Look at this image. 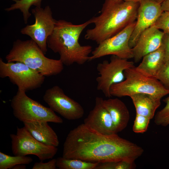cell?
Segmentation results:
<instances>
[{"label":"cell","instance_id":"6da1fadb","mask_svg":"<svg viewBox=\"0 0 169 169\" xmlns=\"http://www.w3.org/2000/svg\"><path fill=\"white\" fill-rule=\"evenodd\" d=\"M144 151L142 147L117 133L102 134L83 123L68 134L63 145L62 156L93 163L135 162Z\"/></svg>","mask_w":169,"mask_h":169},{"label":"cell","instance_id":"7a4b0ae2","mask_svg":"<svg viewBox=\"0 0 169 169\" xmlns=\"http://www.w3.org/2000/svg\"><path fill=\"white\" fill-rule=\"evenodd\" d=\"M139 2L105 0L100 14L91 18L94 28L87 30L84 38L98 44L120 32L136 20Z\"/></svg>","mask_w":169,"mask_h":169},{"label":"cell","instance_id":"3957f363","mask_svg":"<svg viewBox=\"0 0 169 169\" xmlns=\"http://www.w3.org/2000/svg\"><path fill=\"white\" fill-rule=\"evenodd\" d=\"M91 23V19L79 24L64 20H56L54 30L47 38V47L59 55V59L64 65L84 64L89 61L92 47L81 45L79 39L83 30Z\"/></svg>","mask_w":169,"mask_h":169},{"label":"cell","instance_id":"277c9868","mask_svg":"<svg viewBox=\"0 0 169 169\" xmlns=\"http://www.w3.org/2000/svg\"><path fill=\"white\" fill-rule=\"evenodd\" d=\"M40 48L32 39L26 41L17 39L6 56L7 62L23 63L45 76L56 75L64 69L59 59H51L44 55Z\"/></svg>","mask_w":169,"mask_h":169},{"label":"cell","instance_id":"5b68a950","mask_svg":"<svg viewBox=\"0 0 169 169\" xmlns=\"http://www.w3.org/2000/svg\"><path fill=\"white\" fill-rule=\"evenodd\" d=\"M124 74L123 81L111 86L110 93L111 96L130 97L135 94L144 93L161 99L169 94V90L159 80L155 78L145 75L135 66L125 69Z\"/></svg>","mask_w":169,"mask_h":169},{"label":"cell","instance_id":"8992f818","mask_svg":"<svg viewBox=\"0 0 169 169\" xmlns=\"http://www.w3.org/2000/svg\"><path fill=\"white\" fill-rule=\"evenodd\" d=\"M14 116L23 123L33 121H44L57 124L63 122L62 119L49 107H46L31 99L26 92L18 89L11 101Z\"/></svg>","mask_w":169,"mask_h":169},{"label":"cell","instance_id":"52a82bcc","mask_svg":"<svg viewBox=\"0 0 169 169\" xmlns=\"http://www.w3.org/2000/svg\"><path fill=\"white\" fill-rule=\"evenodd\" d=\"M45 77L23 63L5 62L0 58V77L8 78L18 89L26 92L38 88L44 83Z\"/></svg>","mask_w":169,"mask_h":169},{"label":"cell","instance_id":"ba28073f","mask_svg":"<svg viewBox=\"0 0 169 169\" xmlns=\"http://www.w3.org/2000/svg\"><path fill=\"white\" fill-rule=\"evenodd\" d=\"M11 149L14 155L37 156L41 161L52 159L58 151L56 147L48 146L35 139L24 126L17 127L16 134L10 135Z\"/></svg>","mask_w":169,"mask_h":169},{"label":"cell","instance_id":"9c48e42d","mask_svg":"<svg viewBox=\"0 0 169 169\" xmlns=\"http://www.w3.org/2000/svg\"><path fill=\"white\" fill-rule=\"evenodd\" d=\"M135 67L133 61L112 55L110 61L104 60L98 64L96 69L99 76L96 79L97 88L106 97L112 96L110 89L113 84L118 83L125 79L124 71Z\"/></svg>","mask_w":169,"mask_h":169},{"label":"cell","instance_id":"30bf717a","mask_svg":"<svg viewBox=\"0 0 169 169\" xmlns=\"http://www.w3.org/2000/svg\"><path fill=\"white\" fill-rule=\"evenodd\" d=\"M35 23L27 25L20 31L22 34L29 36L38 46L44 54L47 51V40L52 34L56 20L53 17L51 8L49 6L44 8L36 7L32 9Z\"/></svg>","mask_w":169,"mask_h":169},{"label":"cell","instance_id":"8fae6325","mask_svg":"<svg viewBox=\"0 0 169 169\" xmlns=\"http://www.w3.org/2000/svg\"><path fill=\"white\" fill-rule=\"evenodd\" d=\"M136 21L129 25L117 34L100 43L92 50L89 61L109 55L127 59L133 58L129 41L135 28Z\"/></svg>","mask_w":169,"mask_h":169},{"label":"cell","instance_id":"7c38bea8","mask_svg":"<svg viewBox=\"0 0 169 169\" xmlns=\"http://www.w3.org/2000/svg\"><path fill=\"white\" fill-rule=\"evenodd\" d=\"M43 99L51 110L66 119L76 120L84 115V110L82 106L67 96L58 85L47 90Z\"/></svg>","mask_w":169,"mask_h":169},{"label":"cell","instance_id":"4fadbf2b","mask_svg":"<svg viewBox=\"0 0 169 169\" xmlns=\"http://www.w3.org/2000/svg\"><path fill=\"white\" fill-rule=\"evenodd\" d=\"M163 12L161 4L154 0H140L136 25L131 36L129 45L132 48L141 33L152 26Z\"/></svg>","mask_w":169,"mask_h":169},{"label":"cell","instance_id":"5bb4252c","mask_svg":"<svg viewBox=\"0 0 169 169\" xmlns=\"http://www.w3.org/2000/svg\"><path fill=\"white\" fill-rule=\"evenodd\" d=\"M103 99L100 97H96L95 106L84 120V124L102 134L110 135L116 133L111 116L103 105Z\"/></svg>","mask_w":169,"mask_h":169},{"label":"cell","instance_id":"9a60e30c","mask_svg":"<svg viewBox=\"0 0 169 169\" xmlns=\"http://www.w3.org/2000/svg\"><path fill=\"white\" fill-rule=\"evenodd\" d=\"M164 34L153 25L144 31L132 48L135 62H138L144 56L159 48Z\"/></svg>","mask_w":169,"mask_h":169},{"label":"cell","instance_id":"2e32d148","mask_svg":"<svg viewBox=\"0 0 169 169\" xmlns=\"http://www.w3.org/2000/svg\"><path fill=\"white\" fill-rule=\"evenodd\" d=\"M102 104L109 113L116 133L123 130L130 118L129 110L125 103L117 98L102 100Z\"/></svg>","mask_w":169,"mask_h":169},{"label":"cell","instance_id":"e0dca14e","mask_svg":"<svg viewBox=\"0 0 169 169\" xmlns=\"http://www.w3.org/2000/svg\"><path fill=\"white\" fill-rule=\"evenodd\" d=\"M44 121H33L23 122L24 126L37 140L46 145L57 147L59 141L57 134Z\"/></svg>","mask_w":169,"mask_h":169},{"label":"cell","instance_id":"ac0fdd59","mask_svg":"<svg viewBox=\"0 0 169 169\" xmlns=\"http://www.w3.org/2000/svg\"><path fill=\"white\" fill-rule=\"evenodd\" d=\"M140 64L136 67L146 76L155 78L165 63V53L163 44L156 50L144 56Z\"/></svg>","mask_w":169,"mask_h":169},{"label":"cell","instance_id":"d6986e66","mask_svg":"<svg viewBox=\"0 0 169 169\" xmlns=\"http://www.w3.org/2000/svg\"><path fill=\"white\" fill-rule=\"evenodd\" d=\"M136 109V114L146 117L151 120L161 104V99L146 94L138 93L131 95Z\"/></svg>","mask_w":169,"mask_h":169},{"label":"cell","instance_id":"ffe728a7","mask_svg":"<svg viewBox=\"0 0 169 169\" xmlns=\"http://www.w3.org/2000/svg\"><path fill=\"white\" fill-rule=\"evenodd\" d=\"M99 163L63 156L56 159V166L59 169H95Z\"/></svg>","mask_w":169,"mask_h":169},{"label":"cell","instance_id":"44dd1931","mask_svg":"<svg viewBox=\"0 0 169 169\" xmlns=\"http://www.w3.org/2000/svg\"><path fill=\"white\" fill-rule=\"evenodd\" d=\"M33 161L30 157L18 155L12 156L0 152V169H12L17 165L28 164Z\"/></svg>","mask_w":169,"mask_h":169},{"label":"cell","instance_id":"7402d4cb","mask_svg":"<svg viewBox=\"0 0 169 169\" xmlns=\"http://www.w3.org/2000/svg\"><path fill=\"white\" fill-rule=\"evenodd\" d=\"M15 3L8 8L5 9L7 11L16 9H19L23 13L24 23H27L29 18L31 15L29 12L30 7L32 5L41 7L42 0H12Z\"/></svg>","mask_w":169,"mask_h":169},{"label":"cell","instance_id":"603a6c76","mask_svg":"<svg viewBox=\"0 0 169 169\" xmlns=\"http://www.w3.org/2000/svg\"><path fill=\"white\" fill-rule=\"evenodd\" d=\"M135 167V162L121 161L99 163L95 169H132Z\"/></svg>","mask_w":169,"mask_h":169},{"label":"cell","instance_id":"cb8c5ba5","mask_svg":"<svg viewBox=\"0 0 169 169\" xmlns=\"http://www.w3.org/2000/svg\"><path fill=\"white\" fill-rule=\"evenodd\" d=\"M165 106L155 115L154 123L157 125L165 127L169 125V96L163 100Z\"/></svg>","mask_w":169,"mask_h":169},{"label":"cell","instance_id":"d4e9b609","mask_svg":"<svg viewBox=\"0 0 169 169\" xmlns=\"http://www.w3.org/2000/svg\"><path fill=\"white\" fill-rule=\"evenodd\" d=\"M150 120L146 117L136 114L132 127L133 131L137 133H142L146 132Z\"/></svg>","mask_w":169,"mask_h":169},{"label":"cell","instance_id":"484cf974","mask_svg":"<svg viewBox=\"0 0 169 169\" xmlns=\"http://www.w3.org/2000/svg\"><path fill=\"white\" fill-rule=\"evenodd\" d=\"M155 78L169 90V60L166 61L158 72Z\"/></svg>","mask_w":169,"mask_h":169},{"label":"cell","instance_id":"4316f807","mask_svg":"<svg viewBox=\"0 0 169 169\" xmlns=\"http://www.w3.org/2000/svg\"><path fill=\"white\" fill-rule=\"evenodd\" d=\"M153 25L164 33H169V11H163Z\"/></svg>","mask_w":169,"mask_h":169},{"label":"cell","instance_id":"83f0119b","mask_svg":"<svg viewBox=\"0 0 169 169\" xmlns=\"http://www.w3.org/2000/svg\"><path fill=\"white\" fill-rule=\"evenodd\" d=\"M56 166V159H52L48 162L44 163L43 161L35 162L32 169H55Z\"/></svg>","mask_w":169,"mask_h":169},{"label":"cell","instance_id":"f1b7e54d","mask_svg":"<svg viewBox=\"0 0 169 169\" xmlns=\"http://www.w3.org/2000/svg\"><path fill=\"white\" fill-rule=\"evenodd\" d=\"M164 49L165 61L169 60V33H164L162 40Z\"/></svg>","mask_w":169,"mask_h":169},{"label":"cell","instance_id":"f546056e","mask_svg":"<svg viewBox=\"0 0 169 169\" xmlns=\"http://www.w3.org/2000/svg\"><path fill=\"white\" fill-rule=\"evenodd\" d=\"M162 9L163 11H169V0H166L161 4Z\"/></svg>","mask_w":169,"mask_h":169},{"label":"cell","instance_id":"4dcf8cb0","mask_svg":"<svg viewBox=\"0 0 169 169\" xmlns=\"http://www.w3.org/2000/svg\"><path fill=\"white\" fill-rule=\"evenodd\" d=\"M26 166L25 164H20L17 165L13 167V169H26Z\"/></svg>","mask_w":169,"mask_h":169},{"label":"cell","instance_id":"1f68e13d","mask_svg":"<svg viewBox=\"0 0 169 169\" xmlns=\"http://www.w3.org/2000/svg\"><path fill=\"white\" fill-rule=\"evenodd\" d=\"M123 0L126 1L133 2H139L140 0Z\"/></svg>","mask_w":169,"mask_h":169},{"label":"cell","instance_id":"d6a6232c","mask_svg":"<svg viewBox=\"0 0 169 169\" xmlns=\"http://www.w3.org/2000/svg\"><path fill=\"white\" fill-rule=\"evenodd\" d=\"M155 1L161 4L164 1L166 0H154Z\"/></svg>","mask_w":169,"mask_h":169}]
</instances>
